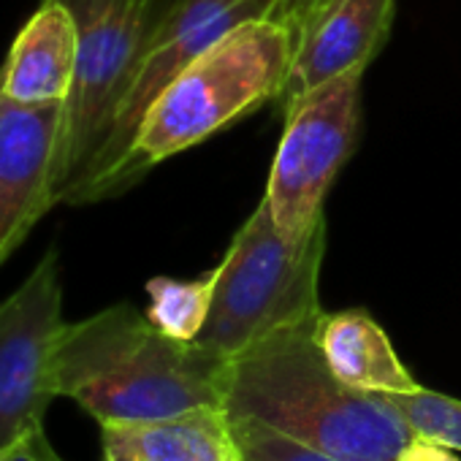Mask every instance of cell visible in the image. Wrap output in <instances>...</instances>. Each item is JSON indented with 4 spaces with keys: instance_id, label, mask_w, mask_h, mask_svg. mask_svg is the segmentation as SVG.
Masks as SVG:
<instances>
[{
    "instance_id": "cell-1",
    "label": "cell",
    "mask_w": 461,
    "mask_h": 461,
    "mask_svg": "<svg viewBox=\"0 0 461 461\" xmlns=\"http://www.w3.org/2000/svg\"><path fill=\"white\" fill-rule=\"evenodd\" d=\"M230 358L163 334L133 304L66 323L52 358L58 396L104 423H136L222 410Z\"/></svg>"
},
{
    "instance_id": "cell-2",
    "label": "cell",
    "mask_w": 461,
    "mask_h": 461,
    "mask_svg": "<svg viewBox=\"0 0 461 461\" xmlns=\"http://www.w3.org/2000/svg\"><path fill=\"white\" fill-rule=\"evenodd\" d=\"M315 326L277 331L234 356L225 375L228 420H253L337 461H399L415 437L383 393L342 383Z\"/></svg>"
},
{
    "instance_id": "cell-3",
    "label": "cell",
    "mask_w": 461,
    "mask_h": 461,
    "mask_svg": "<svg viewBox=\"0 0 461 461\" xmlns=\"http://www.w3.org/2000/svg\"><path fill=\"white\" fill-rule=\"evenodd\" d=\"M294 47L291 28L272 17L248 20L209 44L147 109L104 201L131 190L158 163L277 101Z\"/></svg>"
},
{
    "instance_id": "cell-4",
    "label": "cell",
    "mask_w": 461,
    "mask_h": 461,
    "mask_svg": "<svg viewBox=\"0 0 461 461\" xmlns=\"http://www.w3.org/2000/svg\"><path fill=\"white\" fill-rule=\"evenodd\" d=\"M326 234V217L302 237L283 234L261 198L214 269L209 318L195 342L234 358L277 331L318 321Z\"/></svg>"
},
{
    "instance_id": "cell-5",
    "label": "cell",
    "mask_w": 461,
    "mask_h": 461,
    "mask_svg": "<svg viewBox=\"0 0 461 461\" xmlns=\"http://www.w3.org/2000/svg\"><path fill=\"white\" fill-rule=\"evenodd\" d=\"M77 23V77L63 104L60 203L104 149L171 0H63Z\"/></svg>"
},
{
    "instance_id": "cell-6",
    "label": "cell",
    "mask_w": 461,
    "mask_h": 461,
    "mask_svg": "<svg viewBox=\"0 0 461 461\" xmlns=\"http://www.w3.org/2000/svg\"><path fill=\"white\" fill-rule=\"evenodd\" d=\"M364 71L356 68L315 87L283 117L285 128L264 198L288 237L307 234L326 217L323 201L356 149Z\"/></svg>"
},
{
    "instance_id": "cell-7",
    "label": "cell",
    "mask_w": 461,
    "mask_h": 461,
    "mask_svg": "<svg viewBox=\"0 0 461 461\" xmlns=\"http://www.w3.org/2000/svg\"><path fill=\"white\" fill-rule=\"evenodd\" d=\"M277 0H171L163 12L136 77L120 104L114 128L87 168V174L63 195V203L82 206L104 201V190L125 160L136 131L155 98L220 36L248 20L272 17Z\"/></svg>"
},
{
    "instance_id": "cell-8",
    "label": "cell",
    "mask_w": 461,
    "mask_h": 461,
    "mask_svg": "<svg viewBox=\"0 0 461 461\" xmlns=\"http://www.w3.org/2000/svg\"><path fill=\"white\" fill-rule=\"evenodd\" d=\"M63 326L60 253L52 245L23 285L0 302V447L44 426L58 399L52 358Z\"/></svg>"
},
{
    "instance_id": "cell-9",
    "label": "cell",
    "mask_w": 461,
    "mask_h": 461,
    "mask_svg": "<svg viewBox=\"0 0 461 461\" xmlns=\"http://www.w3.org/2000/svg\"><path fill=\"white\" fill-rule=\"evenodd\" d=\"M63 104L28 106L0 93V267L60 203Z\"/></svg>"
},
{
    "instance_id": "cell-10",
    "label": "cell",
    "mask_w": 461,
    "mask_h": 461,
    "mask_svg": "<svg viewBox=\"0 0 461 461\" xmlns=\"http://www.w3.org/2000/svg\"><path fill=\"white\" fill-rule=\"evenodd\" d=\"M396 0H331L299 33L283 93V117L315 87L366 68L388 41Z\"/></svg>"
},
{
    "instance_id": "cell-11",
    "label": "cell",
    "mask_w": 461,
    "mask_h": 461,
    "mask_svg": "<svg viewBox=\"0 0 461 461\" xmlns=\"http://www.w3.org/2000/svg\"><path fill=\"white\" fill-rule=\"evenodd\" d=\"M77 23L63 0H41L0 66V93L17 104H66L77 77Z\"/></svg>"
},
{
    "instance_id": "cell-12",
    "label": "cell",
    "mask_w": 461,
    "mask_h": 461,
    "mask_svg": "<svg viewBox=\"0 0 461 461\" xmlns=\"http://www.w3.org/2000/svg\"><path fill=\"white\" fill-rule=\"evenodd\" d=\"M104 461H237L242 450L225 410H193L160 420L104 423Z\"/></svg>"
},
{
    "instance_id": "cell-13",
    "label": "cell",
    "mask_w": 461,
    "mask_h": 461,
    "mask_svg": "<svg viewBox=\"0 0 461 461\" xmlns=\"http://www.w3.org/2000/svg\"><path fill=\"white\" fill-rule=\"evenodd\" d=\"M315 339L329 369L350 388L369 393H410L420 388L396 356L388 334L364 310L323 312Z\"/></svg>"
},
{
    "instance_id": "cell-14",
    "label": "cell",
    "mask_w": 461,
    "mask_h": 461,
    "mask_svg": "<svg viewBox=\"0 0 461 461\" xmlns=\"http://www.w3.org/2000/svg\"><path fill=\"white\" fill-rule=\"evenodd\" d=\"M214 294V272L201 280H174L152 277L147 283L149 310L147 318L168 337L182 342H195L201 334Z\"/></svg>"
},
{
    "instance_id": "cell-15",
    "label": "cell",
    "mask_w": 461,
    "mask_h": 461,
    "mask_svg": "<svg viewBox=\"0 0 461 461\" xmlns=\"http://www.w3.org/2000/svg\"><path fill=\"white\" fill-rule=\"evenodd\" d=\"M388 404L404 418L412 434L434 439L461 453V399L415 388L410 393H383Z\"/></svg>"
},
{
    "instance_id": "cell-16",
    "label": "cell",
    "mask_w": 461,
    "mask_h": 461,
    "mask_svg": "<svg viewBox=\"0 0 461 461\" xmlns=\"http://www.w3.org/2000/svg\"><path fill=\"white\" fill-rule=\"evenodd\" d=\"M230 426H234V439L248 461H337L253 420H230Z\"/></svg>"
},
{
    "instance_id": "cell-17",
    "label": "cell",
    "mask_w": 461,
    "mask_h": 461,
    "mask_svg": "<svg viewBox=\"0 0 461 461\" xmlns=\"http://www.w3.org/2000/svg\"><path fill=\"white\" fill-rule=\"evenodd\" d=\"M0 461H66L50 442L44 426L17 437L6 447H0Z\"/></svg>"
},
{
    "instance_id": "cell-18",
    "label": "cell",
    "mask_w": 461,
    "mask_h": 461,
    "mask_svg": "<svg viewBox=\"0 0 461 461\" xmlns=\"http://www.w3.org/2000/svg\"><path fill=\"white\" fill-rule=\"evenodd\" d=\"M331 4V0H277V9L272 14V20L283 23L291 28L294 41L299 39V33L307 28V23Z\"/></svg>"
},
{
    "instance_id": "cell-19",
    "label": "cell",
    "mask_w": 461,
    "mask_h": 461,
    "mask_svg": "<svg viewBox=\"0 0 461 461\" xmlns=\"http://www.w3.org/2000/svg\"><path fill=\"white\" fill-rule=\"evenodd\" d=\"M399 461H461L458 458V450L453 447H445L434 439H426V437H412L407 442V447L402 450Z\"/></svg>"
},
{
    "instance_id": "cell-20",
    "label": "cell",
    "mask_w": 461,
    "mask_h": 461,
    "mask_svg": "<svg viewBox=\"0 0 461 461\" xmlns=\"http://www.w3.org/2000/svg\"><path fill=\"white\" fill-rule=\"evenodd\" d=\"M237 461H248V458H245V456H242V458H237Z\"/></svg>"
}]
</instances>
